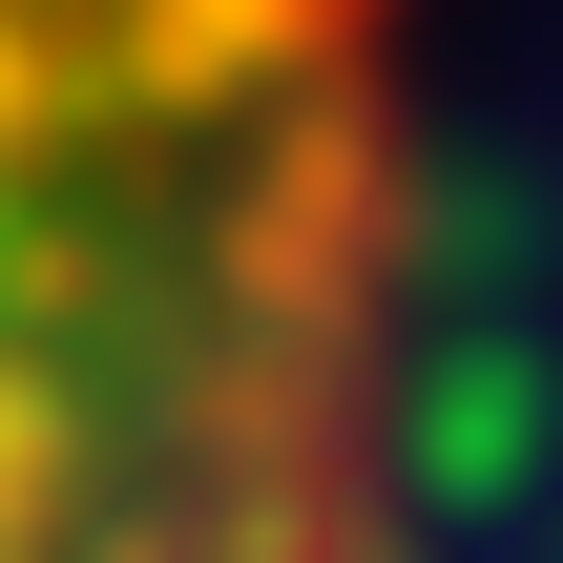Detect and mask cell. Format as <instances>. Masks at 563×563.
I'll list each match as a JSON object with an SVG mask.
<instances>
[{"label": "cell", "mask_w": 563, "mask_h": 563, "mask_svg": "<svg viewBox=\"0 0 563 563\" xmlns=\"http://www.w3.org/2000/svg\"><path fill=\"white\" fill-rule=\"evenodd\" d=\"M397 397V0H0V563H376Z\"/></svg>", "instance_id": "obj_1"}]
</instances>
